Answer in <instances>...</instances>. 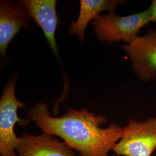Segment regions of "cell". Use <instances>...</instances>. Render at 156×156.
Listing matches in <instances>:
<instances>
[{
	"label": "cell",
	"instance_id": "1",
	"mask_svg": "<svg viewBox=\"0 0 156 156\" xmlns=\"http://www.w3.org/2000/svg\"><path fill=\"white\" fill-rule=\"evenodd\" d=\"M28 116L44 133L61 138L80 156H108L121 138L123 127L108 122L106 117L95 115L87 109H70L62 116L50 115L49 107L41 102L31 108Z\"/></svg>",
	"mask_w": 156,
	"mask_h": 156
},
{
	"label": "cell",
	"instance_id": "2",
	"mask_svg": "<svg viewBox=\"0 0 156 156\" xmlns=\"http://www.w3.org/2000/svg\"><path fill=\"white\" fill-rule=\"evenodd\" d=\"M151 22L149 9L133 15L122 16L113 12L96 17L92 24L100 41L108 44L124 41L129 42L138 36L140 30Z\"/></svg>",
	"mask_w": 156,
	"mask_h": 156
},
{
	"label": "cell",
	"instance_id": "3",
	"mask_svg": "<svg viewBox=\"0 0 156 156\" xmlns=\"http://www.w3.org/2000/svg\"><path fill=\"white\" fill-rule=\"evenodd\" d=\"M17 78H12L6 84L0 100V155L18 156L16 149L20 138L15 131L16 124L24 127L30 123V119L18 116L17 110L25 104L17 100L15 94Z\"/></svg>",
	"mask_w": 156,
	"mask_h": 156
},
{
	"label": "cell",
	"instance_id": "4",
	"mask_svg": "<svg viewBox=\"0 0 156 156\" xmlns=\"http://www.w3.org/2000/svg\"><path fill=\"white\" fill-rule=\"evenodd\" d=\"M156 149V117L130 120L113 151L118 156H151Z\"/></svg>",
	"mask_w": 156,
	"mask_h": 156
},
{
	"label": "cell",
	"instance_id": "5",
	"mask_svg": "<svg viewBox=\"0 0 156 156\" xmlns=\"http://www.w3.org/2000/svg\"><path fill=\"white\" fill-rule=\"evenodd\" d=\"M122 47L131 61L133 71L141 81L156 79V30H149Z\"/></svg>",
	"mask_w": 156,
	"mask_h": 156
},
{
	"label": "cell",
	"instance_id": "6",
	"mask_svg": "<svg viewBox=\"0 0 156 156\" xmlns=\"http://www.w3.org/2000/svg\"><path fill=\"white\" fill-rule=\"evenodd\" d=\"M30 15L21 2L1 1L0 2V53L5 56L8 46L20 31L27 28Z\"/></svg>",
	"mask_w": 156,
	"mask_h": 156
},
{
	"label": "cell",
	"instance_id": "7",
	"mask_svg": "<svg viewBox=\"0 0 156 156\" xmlns=\"http://www.w3.org/2000/svg\"><path fill=\"white\" fill-rule=\"evenodd\" d=\"M20 138L18 156H76L73 149L51 134L24 133Z\"/></svg>",
	"mask_w": 156,
	"mask_h": 156
},
{
	"label": "cell",
	"instance_id": "8",
	"mask_svg": "<svg viewBox=\"0 0 156 156\" xmlns=\"http://www.w3.org/2000/svg\"><path fill=\"white\" fill-rule=\"evenodd\" d=\"M21 2L31 18L42 29L45 38L54 55L58 57L55 38L58 17L56 12V0H23Z\"/></svg>",
	"mask_w": 156,
	"mask_h": 156
},
{
	"label": "cell",
	"instance_id": "9",
	"mask_svg": "<svg viewBox=\"0 0 156 156\" xmlns=\"http://www.w3.org/2000/svg\"><path fill=\"white\" fill-rule=\"evenodd\" d=\"M80 9L77 20L72 22L69 31L71 34L76 35L83 43L84 35L87 24L91 19H94L101 12L112 13L117 5L123 3V1L118 0H80Z\"/></svg>",
	"mask_w": 156,
	"mask_h": 156
},
{
	"label": "cell",
	"instance_id": "10",
	"mask_svg": "<svg viewBox=\"0 0 156 156\" xmlns=\"http://www.w3.org/2000/svg\"><path fill=\"white\" fill-rule=\"evenodd\" d=\"M151 13V22L156 23V0L151 1V3L148 8Z\"/></svg>",
	"mask_w": 156,
	"mask_h": 156
}]
</instances>
